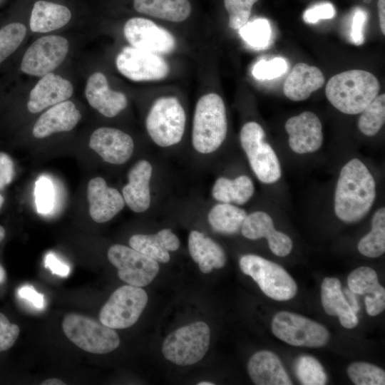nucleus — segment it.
<instances>
[{"label": "nucleus", "instance_id": "a18cd8bd", "mask_svg": "<svg viewBox=\"0 0 385 385\" xmlns=\"http://www.w3.org/2000/svg\"><path fill=\"white\" fill-rule=\"evenodd\" d=\"M366 20V14L361 9H356L352 20L351 38L356 46L364 41V26Z\"/></svg>", "mask_w": 385, "mask_h": 385}, {"label": "nucleus", "instance_id": "dca6fc26", "mask_svg": "<svg viewBox=\"0 0 385 385\" xmlns=\"http://www.w3.org/2000/svg\"><path fill=\"white\" fill-rule=\"evenodd\" d=\"M89 147L97 153L104 161L120 165L129 160L134 150L133 138L123 131L102 127L93 132Z\"/></svg>", "mask_w": 385, "mask_h": 385}, {"label": "nucleus", "instance_id": "a878e982", "mask_svg": "<svg viewBox=\"0 0 385 385\" xmlns=\"http://www.w3.org/2000/svg\"><path fill=\"white\" fill-rule=\"evenodd\" d=\"M321 300L327 314L337 316L340 324L346 329L357 326L356 313L349 305L342 290L341 282L336 277H326L321 286Z\"/></svg>", "mask_w": 385, "mask_h": 385}, {"label": "nucleus", "instance_id": "f03ea898", "mask_svg": "<svg viewBox=\"0 0 385 385\" xmlns=\"http://www.w3.org/2000/svg\"><path fill=\"white\" fill-rule=\"evenodd\" d=\"M380 88L374 74L355 69L331 77L326 85L325 94L329 103L340 112L356 115L378 96Z\"/></svg>", "mask_w": 385, "mask_h": 385}, {"label": "nucleus", "instance_id": "58836bf2", "mask_svg": "<svg viewBox=\"0 0 385 385\" xmlns=\"http://www.w3.org/2000/svg\"><path fill=\"white\" fill-rule=\"evenodd\" d=\"M258 0H224L229 14V26L235 30L245 26L250 19L253 5Z\"/></svg>", "mask_w": 385, "mask_h": 385}, {"label": "nucleus", "instance_id": "f3484780", "mask_svg": "<svg viewBox=\"0 0 385 385\" xmlns=\"http://www.w3.org/2000/svg\"><path fill=\"white\" fill-rule=\"evenodd\" d=\"M240 230L242 235L250 240L265 237L270 250L277 256L285 257L292 250L291 238L275 230L272 217L265 212L255 211L247 215Z\"/></svg>", "mask_w": 385, "mask_h": 385}, {"label": "nucleus", "instance_id": "3c124183", "mask_svg": "<svg viewBox=\"0 0 385 385\" xmlns=\"http://www.w3.org/2000/svg\"><path fill=\"white\" fill-rule=\"evenodd\" d=\"M41 385H64L65 383L56 378L48 379L43 381Z\"/></svg>", "mask_w": 385, "mask_h": 385}, {"label": "nucleus", "instance_id": "49530a36", "mask_svg": "<svg viewBox=\"0 0 385 385\" xmlns=\"http://www.w3.org/2000/svg\"><path fill=\"white\" fill-rule=\"evenodd\" d=\"M19 297L31 302L38 309L43 308L45 304L44 296L37 292L32 286L24 285L18 291Z\"/></svg>", "mask_w": 385, "mask_h": 385}, {"label": "nucleus", "instance_id": "0eeeda50", "mask_svg": "<svg viewBox=\"0 0 385 385\" xmlns=\"http://www.w3.org/2000/svg\"><path fill=\"white\" fill-rule=\"evenodd\" d=\"M265 138L262 127L254 121L246 123L240 133L242 148L256 177L262 183L272 184L281 178V166L275 151Z\"/></svg>", "mask_w": 385, "mask_h": 385}, {"label": "nucleus", "instance_id": "de8ad7c7", "mask_svg": "<svg viewBox=\"0 0 385 385\" xmlns=\"http://www.w3.org/2000/svg\"><path fill=\"white\" fill-rule=\"evenodd\" d=\"M45 266L53 274L61 277H66L70 272L69 267L59 260L53 253H48L45 257Z\"/></svg>", "mask_w": 385, "mask_h": 385}, {"label": "nucleus", "instance_id": "473e14b6", "mask_svg": "<svg viewBox=\"0 0 385 385\" xmlns=\"http://www.w3.org/2000/svg\"><path fill=\"white\" fill-rule=\"evenodd\" d=\"M359 252L368 257H378L385 252V208L377 210L373 215L371 231L358 243Z\"/></svg>", "mask_w": 385, "mask_h": 385}, {"label": "nucleus", "instance_id": "2eb2a0df", "mask_svg": "<svg viewBox=\"0 0 385 385\" xmlns=\"http://www.w3.org/2000/svg\"><path fill=\"white\" fill-rule=\"evenodd\" d=\"M291 150L297 154H307L318 150L323 143L322 123L318 116L304 111L289 118L285 123Z\"/></svg>", "mask_w": 385, "mask_h": 385}, {"label": "nucleus", "instance_id": "2f4dec72", "mask_svg": "<svg viewBox=\"0 0 385 385\" xmlns=\"http://www.w3.org/2000/svg\"><path fill=\"white\" fill-rule=\"evenodd\" d=\"M247 212L230 203L215 205L209 212L207 219L212 230L217 232L232 235L242 225Z\"/></svg>", "mask_w": 385, "mask_h": 385}, {"label": "nucleus", "instance_id": "4d7b16f0", "mask_svg": "<svg viewBox=\"0 0 385 385\" xmlns=\"http://www.w3.org/2000/svg\"><path fill=\"white\" fill-rule=\"evenodd\" d=\"M364 1L368 3L370 0H364Z\"/></svg>", "mask_w": 385, "mask_h": 385}, {"label": "nucleus", "instance_id": "4be33fe9", "mask_svg": "<svg viewBox=\"0 0 385 385\" xmlns=\"http://www.w3.org/2000/svg\"><path fill=\"white\" fill-rule=\"evenodd\" d=\"M152 165L145 160L138 161L128 173V183L123 188L125 203L135 212L147 210L150 205V180Z\"/></svg>", "mask_w": 385, "mask_h": 385}, {"label": "nucleus", "instance_id": "c9c22d12", "mask_svg": "<svg viewBox=\"0 0 385 385\" xmlns=\"http://www.w3.org/2000/svg\"><path fill=\"white\" fill-rule=\"evenodd\" d=\"M351 381L356 385H384L385 372L380 367L367 362L352 363L347 369Z\"/></svg>", "mask_w": 385, "mask_h": 385}, {"label": "nucleus", "instance_id": "6e6552de", "mask_svg": "<svg viewBox=\"0 0 385 385\" xmlns=\"http://www.w3.org/2000/svg\"><path fill=\"white\" fill-rule=\"evenodd\" d=\"M62 328L71 342L90 353L107 354L120 345L119 337L114 329L83 315L67 314Z\"/></svg>", "mask_w": 385, "mask_h": 385}, {"label": "nucleus", "instance_id": "f8f14e48", "mask_svg": "<svg viewBox=\"0 0 385 385\" xmlns=\"http://www.w3.org/2000/svg\"><path fill=\"white\" fill-rule=\"evenodd\" d=\"M68 47L67 39L63 36L50 35L41 37L25 52L21 69L26 74L42 77L62 63Z\"/></svg>", "mask_w": 385, "mask_h": 385}, {"label": "nucleus", "instance_id": "8fccbe9b", "mask_svg": "<svg viewBox=\"0 0 385 385\" xmlns=\"http://www.w3.org/2000/svg\"><path fill=\"white\" fill-rule=\"evenodd\" d=\"M345 294L347 297V299H349V304L352 308V309L354 311L355 313H356L359 310V306L357 302V299L354 295V293H353L350 289H346Z\"/></svg>", "mask_w": 385, "mask_h": 385}, {"label": "nucleus", "instance_id": "a211bd4d", "mask_svg": "<svg viewBox=\"0 0 385 385\" xmlns=\"http://www.w3.org/2000/svg\"><path fill=\"white\" fill-rule=\"evenodd\" d=\"M87 197L90 216L98 223L111 220L125 205L123 195L115 188L108 187L101 177L88 182Z\"/></svg>", "mask_w": 385, "mask_h": 385}, {"label": "nucleus", "instance_id": "20e7f679", "mask_svg": "<svg viewBox=\"0 0 385 385\" xmlns=\"http://www.w3.org/2000/svg\"><path fill=\"white\" fill-rule=\"evenodd\" d=\"M242 272L250 276L262 292L276 301H287L297 293L293 278L280 265L257 255H245L239 262Z\"/></svg>", "mask_w": 385, "mask_h": 385}, {"label": "nucleus", "instance_id": "7ed1b4c3", "mask_svg": "<svg viewBox=\"0 0 385 385\" xmlns=\"http://www.w3.org/2000/svg\"><path fill=\"white\" fill-rule=\"evenodd\" d=\"M227 131L226 110L222 98L215 93L201 96L195 109L192 143L203 154L217 150Z\"/></svg>", "mask_w": 385, "mask_h": 385}, {"label": "nucleus", "instance_id": "7c9ffc66", "mask_svg": "<svg viewBox=\"0 0 385 385\" xmlns=\"http://www.w3.org/2000/svg\"><path fill=\"white\" fill-rule=\"evenodd\" d=\"M255 187L252 180L242 175L230 179L225 177L217 178L213 185V197L224 203L234 202L237 205L246 203L253 195Z\"/></svg>", "mask_w": 385, "mask_h": 385}, {"label": "nucleus", "instance_id": "4468645a", "mask_svg": "<svg viewBox=\"0 0 385 385\" xmlns=\"http://www.w3.org/2000/svg\"><path fill=\"white\" fill-rule=\"evenodd\" d=\"M123 33L131 46L157 54L170 53L176 46V41L170 32L145 18L128 19Z\"/></svg>", "mask_w": 385, "mask_h": 385}, {"label": "nucleus", "instance_id": "72a5a7b5", "mask_svg": "<svg viewBox=\"0 0 385 385\" xmlns=\"http://www.w3.org/2000/svg\"><path fill=\"white\" fill-rule=\"evenodd\" d=\"M360 113L359 130L366 136L376 135L385 122L384 93L377 96Z\"/></svg>", "mask_w": 385, "mask_h": 385}, {"label": "nucleus", "instance_id": "bb28decb", "mask_svg": "<svg viewBox=\"0 0 385 385\" xmlns=\"http://www.w3.org/2000/svg\"><path fill=\"white\" fill-rule=\"evenodd\" d=\"M129 245L158 262L170 261L169 251L179 248L180 240L170 229L165 228L154 235L136 234L130 237Z\"/></svg>", "mask_w": 385, "mask_h": 385}, {"label": "nucleus", "instance_id": "412c9836", "mask_svg": "<svg viewBox=\"0 0 385 385\" xmlns=\"http://www.w3.org/2000/svg\"><path fill=\"white\" fill-rule=\"evenodd\" d=\"M347 284L353 293L366 295L364 302L369 315L376 316L384 310L385 289L374 270L365 266L356 268L348 276Z\"/></svg>", "mask_w": 385, "mask_h": 385}, {"label": "nucleus", "instance_id": "c03bdc74", "mask_svg": "<svg viewBox=\"0 0 385 385\" xmlns=\"http://www.w3.org/2000/svg\"><path fill=\"white\" fill-rule=\"evenodd\" d=\"M14 173L13 160L6 153L0 152V190L12 182Z\"/></svg>", "mask_w": 385, "mask_h": 385}, {"label": "nucleus", "instance_id": "6ab92c4d", "mask_svg": "<svg viewBox=\"0 0 385 385\" xmlns=\"http://www.w3.org/2000/svg\"><path fill=\"white\" fill-rule=\"evenodd\" d=\"M72 83L59 75L51 72L38 81L30 92L27 108L36 113L68 99L73 93Z\"/></svg>", "mask_w": 385, "mask_h": 385}, {"label": "nucleus", "instance_id": "79ce46f5", "mask_svg": "<svg viewBox=\"0 0 385 385\" xmlns=\"http://www.w3.org/2000/svg\"><path fill=\"white\" fill-rule=\"evenodd\" d=\"M19 332V326L10 323L7 317L0 312V351L10 349L16 341Z\"/></svg>", "mask_w": 385, "mask_h": 385}, {"label": "nucleus", "instance_id": "09e8293b", "mask_svg": "<svg viewBox=\"0 0 385 385\" xmlns=\"http://www.w3.org/2000/svg\"><path fill=\"white\" fill-rule=\"evenodd\" d=\"M379 25L381 33L385 35V0H379L377 2Z\"/></svg>", "mask_w": 385, "mask_h": 385}, {"label": "nucleus", "instance_id": "37998d69", "mask_svg": "<svg viewBox=\"0 0 385 385\" xmlns=\"http://www.w3.org/2000/svg\"><path fill=\"white\" fill-rule=\"evenodd\" d=\"M335 14V10L332 4L324 3L308 9L303 15L305 22L314 24L320 19H332Z\"/></svg>", "mask_w": 385, "mask_h": 385}, {"label": "nucleus", "instance_id": "b1692460", "mask_svg": "<svg viewBox=\"0 0 385 385\" xmlns=\"http://www.w3.org/2000/svg\"><path fill=\"white\" fill-rule=\"evenodd\" d=\"M324 83V76L319 68L304 63H299L287 77L283 92L289 100L302 101L307 99L312 93L321 88Z\"/></svg>", "mask_w": 385, "mask_h": 385}, {"label": "nucleus", "instance_id": "cd10ccee", "mask_svg": "<svg viewBox=\"0 0 385 385\" xmlns=\"http://www.w3.org/2000/svg\"><path fill=\"white\" fill-rule=\"evenodd\" d=\"M188 249L200 270L210 273L212 269L222 268L226 262L223 249L211 238L200 232L192 230L188 236Z\"/></svg>", "mask_w": 385, "mask_h": 385}, {"label": "nucleus", "instance_id": "423d86ee", "mask_svg": "<svg viewBox=\"0 0 385 385\" xmlns=\"http://www.w3.org/2000/svg\"><path fill=\"white\" fill-rule=\"evenodd\" d=\"M210 340L208 325L203 322H196L170 333L163 343L162 352L168 360L175 364L192 365L204 357Z\"/></svg>", "mask_w": 385, "mask_h": 385}, {"label": "nucleus", "instance_id": "c85d7f7f", "mask_svg": "<svg viewBox=\"0 0 385 385\" xmlns=\"http://www.w3.org/2000/svg\"><path fill=\"white\" fill-rule=\"evenodd\" d=\"M71 13L65 6L46 1L34 4L30 28L34 32L46 33L58 29L70 21Z\"/></svg>", "mask_w": 385, "mask_h": 385}, {"label": "nucleus", "instance_id": "393cba45", "mask_svg": "<svg viewBox=\"0 0 385 385\" xmlns=\"http://www.w3.org/2000/svg\"><path fill=\"white\" fill-rule=\"evenodd\" d=\"M248 374L257 385H290L292 382L279 358L263 350L254 354L247 364Z\"/></svg>", "mask_w": 385, "mask_h": 385}, {"label": "nucleus", "instance_id": "1a4fd4ad", "mask_svg": "<svg viewBox=\"0 0 385 385\" xmlns=\"http://www.w3.org/2000/svg\"><path fill=\"white\" fill-rule=\"evenodd\" d=\"M272 331L276 337L295 346L322 347L330 338L329 332L322 324L285 311L274 316Z\"/></svg>", "mask_w": 385, "mask_h": 385}, {"label": "nucleus", "instance_id": "9d476101", "mask_svg": "<svg viewBox=\"0 0 385 385\" xmlns=\"http://www.w3.org/2000/svg\"><path fill=\"white\" fill-rule=\"evenodd\" d=\"M148 302L140 287L124 285L117 289L101 309L100 322L112 329H125L139 319Z\"/></svg>", "mask_w": 385, "mask_h": 385}, {"label": "nucleus", "instance_id": "864d4df0", "mask_svg": "<svg viewBox=\"0 0 385 385\" xmlns=\"http://www.w3.org/2000/svg\"><path fill=\"white\" fill-rule=\"evenodd\" d=\"M5 235H6V232H5L4 228L0 225V242H1L4 240Z\"/></svg>", "mask_w": 385, "mask_h": 385}, {"label": "nucleus", "instance_id": "6e6d98bb", "mask_svg": "<svg viewBox=\"0 0 385 385\" xmlns=\"http://www.w3.org/2000/svg\"><path fill=\"white\" fill-rule=\"evenodd\" d=\"M4 198L3 195L0 193V210L4 204Z\"/></svg>", "mask_w": 385, "mask_h": 385}, {"label": "nucleus", "instance_id": "603ef678", "mask_svg": "<svg viewBox=\"0 0 385 385\" xmlns=\"http://www.w3.org/2000/svg\"><path fill=\"white\" fill-rule=\"evenodd\" d=\"M6 277V272L4 267L0 265V284L5 282Z\"/></svg>", "mask_w": 385, "mask_h": 385}, {"label": "nucleus", "instance_id": "f704fd0d", "mask_svg": "<svg viewBox=\"0 0 385 385\" xmlns=\"http://www.w3.org/2000/svg\"><path fill=\"white\" fill-rule=\"evenodd\" d=\"M296 375L304 385H324L327 374L319 361L309 355L300 356L294 365Z\"/></svg>", "mask_w": 385, "mask_h": 385}, {"label": "nucleus", "instance_id": "5701e85b", "mask_svg": "<svg viewBox=\"0 0 385 385\" xmlns=\"http://www.w3.org/2000/svg\"><path fill=\"white\" fill-rule=\"evenodd\" d=\"M81 118V114L75 104L65 101L44 112L34 124L32 133L36 138H43L54 133L69 131Z\"/></svg>", "mask_w": 385, "mask_h": 385}, {"label": "nucleus", "instance_id": "ddd939ff", "mask_svg": "<svg viewBox=\"0 0 385 385\" xmlns=\"http://www.w3.org/2000/svg\"><path fill=\"white\" fill-rule=\"evenodd\" d=\"M115 65L122 75L133 81H159L169 73L168 63L159 54L133 46L119 52Z\"/></svg>", "mask_w": 385, "mask_h": 385}, {"label": "nucleus", "instance_id": "39448f33", "mask_svg": "<svg viewBox=\"0 0 385 385\" xmlns=\"http://www.w3.org/2000/svg\"><path fill=\"white\" fill-rule=\"evenodd\" d=\"M185 120V112L178 99L174 96H163L152 105L146 117L145 126L155 143L168 147L181 140Z\"/></svg>", "mask_w": 385, "mask_h": 385}, {"label": "nucleus", "instance_id": "f257e3e1", "mask_svg": "<svg viewBox=\"0 0 385 385\" xmlns=\"http://www.w3.org/2000/svg\"><path fill=\"white\" fill-rule=\"evenodd\" d=\"M375 180L358 158L341 169L336 185L334 209L336 216L347 223L356 222L371 210L376 198Z\"/></svg>", "mask_w": 385, "mask_h": 385}, {"label": "nucleus", "instance_id": "a19ab883", "mask_svg": "<svg viewBox=\"0 0 385 385\" xmlns=\"http://www.w3.org/2000/svg\"><path fill=\"white\" fill-rule=\"evenodd\" d=\"M287 68L286 60L277 57L270 61H260L255 66L252 74L258 79H272L284 73Z\"/></svg>", "mask_w": 385, "mask_h": 385}, {"label": "nucleus", "instance_id": "4c0bfd02", "mask_svg": "<svg viewBox=\"0 0 385 385\" xmlns=\"http://www.w3.org/2000/svg\"><path fill=\"white\" fill-rule=\"evenodd\" d=\"M242 37L255 47H264L270 40L271 30L267 20L255 19L240 29Z\"/></svg>", "mask_w": 385, "mask_h": 385}, {"label": "nucleus", "instance_id": "aec40b11", "mask_svg": "<svg viewBox=\"0 0 385 385\" xmlns=\"http://www.w3.org/2000/svg\"><path fill=\"white\" fill-rule=\"evenodd\" d=\"M85 94L91 107L108 118L117 115L127 106L125 95L111 90L106 77L101 72H96L88 78Z\"/></svg>", "mask_w": 385, "mask_h": 385}, {"label": "nucleus", "instance_id": "e433bc0d", "mask_svg": "<svg viewBox=\"0 0 385 385\" xmlns=\"http://www.w3.org/2000/svg\"><path fill=\"white\" fill-rule=\"evenodd\" d=\"M26 34V26L19 22L7 24L0 29V63L16 50Z\"/></svg>", "mask_w": 385, "mask_h": 385}, {"label": "nucleus", "instance_id": "9b49d317", "mask_svg": "<svg viewBox=\"0 0 385 385\" xmlns=\"http://www.w3.org/2000/svg\"><path fill=\"white\" fill-rule=\"evenodd\" d=\"M108 258L118 269L119 278L130 285L146 286L159 272L158 262L125 245L111 246L108 251Z\"/></svg>", "mask_w": 385, "mask_h": 385}, {"label": "nucleus", "instance_id": "5fc2aeb1", "mask_svg": "<svg viewBox=\"0 0 385 385\" xmlns=\"http://www.w3.org/2000/svg\"><path fill=\"white\" fill-rule=\"evenodd\" d=\"M198 385H214V383L210 381H201L197 383Z\"/></svg>", "mask_w": 385, "mask_h": 385}, {"label": "nucleus", "instance_id": "ea45409f", "mask_svg": "<svg viewBox=\"0 0 385 385\" xmlns=\"http://www.w3.org/2000/svg\"><path fill=\"white\" fill-rule=\"evenodd\" d=\"M55 191L53 183L47 177L41 176L36 182L35 202L41 214H48L53 208Z\"/></svg>", "mask_w": 385, "mask_h": 385}, {"label": "nucleus", "instance_id": "c756f323", "mask_svg": "<svg viewBox=\"0 0 385 385\" xmlns=\"http://www.w3.org/2000/svg\"><path fill=\"white\" fill-rule=\"evenodd\" d=\"M139 13L172 22H181L191 13L188 0H133Z\"/></svg>", "mask_w": 385, "mask_h": 385}]
</instances>
